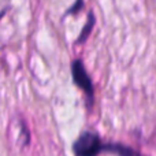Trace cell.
<instances>
[{
    "label": "cell",
    "mask_w": 156,
    "mask_h": 156,
    "mask_svg": "<svg viewBox=\"0 0 156 156\" xmlns=\"http://www.w3.org/2000/svg\"><path fill=\"white\" fill-rule=\"evenodd\" d=\"M76 156H99L104 152V143L101 138L92 132H83L73 145Z\"/></svg>",
    "instance_id": "obj_1"
},
{
    "label": "cell",
    "mask_w": 156,
    "mask_h": 156,
    "mask_svg": "<svg viewBox=\"0 0 156 156\" xmlns=\"http://www.w3.org/2000/svg\"><path fill=\"white\" fill-rule=\"evenodd\" d=\"M71 74H73V81L74 83L85 93V96L88 97L89 103H93V97H94V89H93V83L92 80L89 77L88 71L85 70L82 60H74L71 65Z\"/></svg>",
    "instance_id": "obj_2"
},
{
    "label": "cell",
    "mask_w": 156,
    "mask_h": 156,
    "mask_svg": "<svg viewBox=\"0 0 156 156\" xmlns=\"http://www.w3.org/2000/svg\"><path fill=\"white\" fill-rule=\"evenodd\" d=\"M104 152H112L116 156H144L138 151L123 144H104Z\"/></svg>",
    "instance_id": "obj_3"
},
{
    "label": "cell",
    "mask_w": 156,
    "mask_h": 156,
    "mask_svg": "<svg viewBox=\"0 0 156 156\" xmlns=\"http://www.w3.org/2000/svg\"><path fill=\"white\" fill-rule=\"evenodd\" d=\"M93 26H94V15H93L92 12H89V15H88V22H86V25L83 26V29L81 30V34H80V37H78L77 43H83V41L88 38V36L90 34V32H92V29H93Z\"/></svg>",
    "instance_id": "obj_4"
},
{
    "label": "cell",
    "mask_w": 156,
    "mask_h": 156,
    "mask_svg": "<svg viewBox=\"0 0 156 156\" xmlns=\"http://www.w3.org/2000/svg\"><path fill=\"white\" fill-rule=\"evenodd\" d=\"M8 7H10V3H8V0H0V18H2V16L4 15L5 12H7Z\"/></svg>",
    "instance_id": "obj_5"
},
{
    "label": "cell",
    "mask_w": 156,
    "mask_h": 156,
    "mask_svg": "<svg viewBox=\"0 0 156 156\" xmlns=\"http://www.w3.org/2000/svg\"><path fill=\"white\" fill-rule=\"evenodd\" d=\"M82 5H83L82 0H77V4H74V5H73V8H70V10H69V12L73 14L74 11H78V10H80V8L82 7Z\"/></svg>",
    "instance_id": "obj_6"
}]
</instances>
